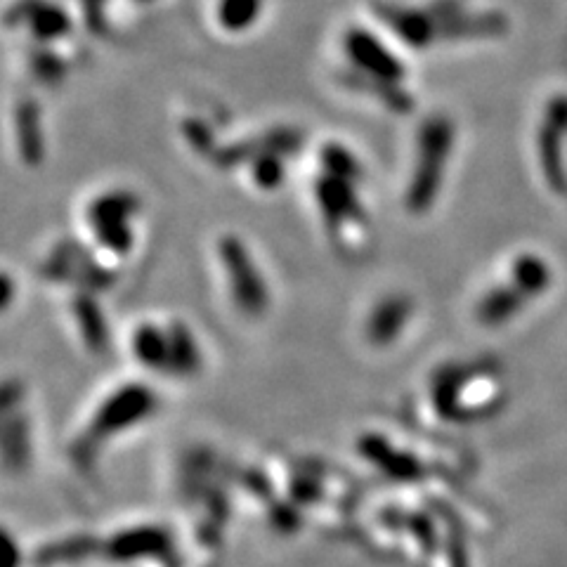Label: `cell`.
<instances>
[{"label": "cell", "instance_id": "1", "mask_svg": "<svg viewBox=\"0 0 567 567\" xmlns=\"http://www.w3.org/2000/svg\"><path fill=\"white\" fill-rule=\"evenodd\" d=\"M315 182V199L319 213L324 215V225L338 249L348 253H360L369 244V220L362 211V201L357 199L355 185L360 175H343L329 168H322Z\"/></svg>", "mask_w": 567, "mask_h": 567}, {"label": "cell", "instance_id": "2", "mask_svg": "<svg viewBox=\"0 0 567 567\" xmlns=\"http://www.w3.org/2000/svg\"><path fill=\"white\" fill-rule=\"evenodd\" d=\"M452 142L454 130L445 116H430L421 126L412 175L404 192V206L412 215L428 213L433 201L438 199Z\"/></svg>", "mask_w": 567, "mask_h": 567}, {"label": "cell", "instance_id": "3", "mask_svg": "<svg viewBox=\"0 0 567 567\" xmlns=\"http://www.w3.org/2000/svg\"><path fill=\"white\" fill-rule=\"evenodd\" d=\"M156 409V393L142 383H130L121 386L116 393L107 395V400L100 402L86 428L81 430V438L76 442L78 452H97L104 442L112 440L114 435L123 430L135 428L138 423L149 419Z\"/></svg>", "mask_w": 567, "mask_h": 567}, {"label": "cell", "instance_id": "4", "mask_svg": "<svg viewBox=\"0 0 567 567\" xmlns=\"http://www.w3.org/2000/svg\"><path fill=\"white\" fill-rule=\"evenodd\" d=\"M140 215V199L128 189H112L95 197L86 208V225L97 246L116 258L130 256L135 249V218Z\"/></svg>", "mask_w": 567, "mask_h": 567}, {"label": "cell", "instance_id": "5", "mask_svg": "<svg viewBox=\"0 0 567 567\" xmlns=\"http://www.w3.org/2000/svg\"><path fill=\"white\" fill-rule=\"evenodd\" d=\"M218 263L230 284V298L241 315L260 317L270 305V293L263 272L251 256L249 246L237 234H223L218 239Z\"/></svg>", "mask_w": 567, "mask_h": 567}, {"label": "cell", "instance_id": "6", "mask_svg": "<svg viewBox=\"0 0 567 567\" xmlns=\"http://www.w3.org/2000/svg\"><path fill=\"white\" fill-rule=\"evenodd\" d=\"M343 48L350 64H353V69H362L364 74H367L362 78H369L371 86L381 83L390 93L402 95L400 83L404 78V67L400 60H395V57L383 48L381 41H376V38L369 34V31L350 29L348 34H345Z\"/></svg>", "mask_w": 567, "mask_h": 567}, {"label": "cell", "instance_id": "7", "mask_svg": "<svg viewBox=\"0 0 567 567\" xmlns=\"http://www.w3.org/2000/svg\"><path fill=\"white\" fill-rule=\"evenodd\" d=\"M414 305L409 298L393 293V296L381 298L367 317V338L371 345L383 348V345L395 343V338L402 334L407 327L409 317H412Z\"/></svg>", "mask_w": 567, "mask_h": 567}, {"label": "cell", "instance_id": "8", "mask_svg": "<svg viewBox=\"0 0 567 567\" xmlns=\"http://www.w3.org/2000/svg\"><path fill=\"white\" fill-rule=\"evenodd\" d=\"M130 350L135 360L156 374H168V360H171V334L168 324L142 322L130 336Z\"/></svg>", "mask_w": 567, "mask_h": 567}, {"label": "cell", "instance_id": "9", "mask_svg": "<svg viewBox=\"0 0 567 567\" xmlns=\"http://www.w3.org/2000/svg\"><path fill=\"white\" fill-rule=\"evenodd\" d=\"M215 24L225 34H244L258 22L263 0H218L215 3Z\"/></svg>", "mask_w": 567, "mask_h": 567}, {"label": "cell", "instance_id": "10", "mask_svg": "<svg viewBox=\"0 0 567 567\" xmlns=\"http://www.w3.org/2000/svg\"><path fill=\"white\" fill-rule=\"evenodd\" d=\"M71 310H74V317L78 319V327H81V338L83 343L88 345L93 353H100V350L107 348V324H104V315L97 308V301L93 303V298L88 293H81V296L74 298L71 303Z\"/></svg>", "mask_w": 567, "mask_h": 567}, {"label": "cell", "instance_id": "11", "mask_svg": "<svg viewBox=\"0 0 567 567\" xmlns=\"http://www.w3.org/2000/svg\"><path fill=\"white\" fill-rule=\"evenodd\" d=\"M17 145L26 164H41L45 156L41 112L31 104H24L17 112Z\"/></svg>", "mask_w": 567, "mask_h": 567}]
</instances>
